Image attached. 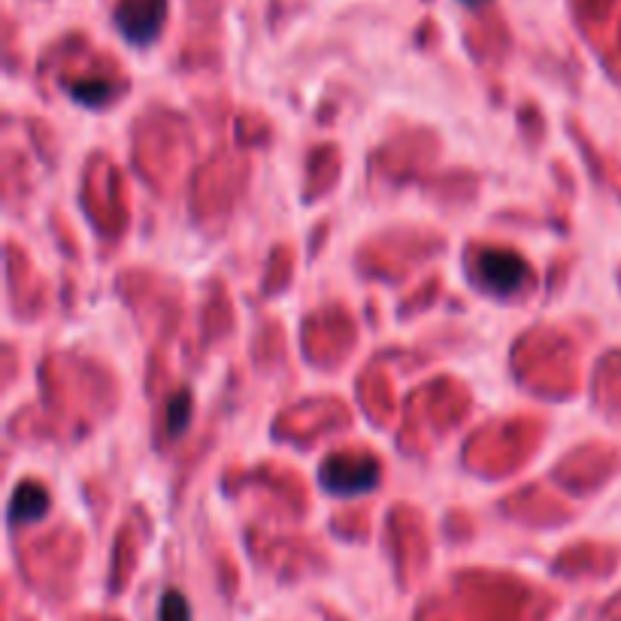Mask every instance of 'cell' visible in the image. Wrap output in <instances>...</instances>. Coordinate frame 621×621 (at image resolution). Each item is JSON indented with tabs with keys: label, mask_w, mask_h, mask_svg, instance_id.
I'll return each instance as SVG.
<instances>
[{
	"label": "cell",
	"mask_w": 621,
	"mask_h": 621,
	"mask_svg": "<svg viewBox=\"0 0 621 621\" xmlns=\"http://www.w3.org/2000/svg\"><path fill=\"white\" fill-rule=\"evenodd\" d=\"M113 94H116L113 92V85L97 83V80H85V83L71 85L73 101H80V104H85V106H104Z\"/></svg>",
	"instance_id": "obj_5"
},
{
	"label": "cell",
	"mask_w": 621,
	"mask_h": 621,
	"mask_svg": "<svg viewBox=\"0 0 621 621\" xmlns=\"http://www.w3.org/2000/svg\"><path fill=\"white\" fill-rule=\"evenodd\" d=\"M167 15V0H125L116 10L118 34L134 46L152 43Z\"/></svg>",
	"instance_id": "obj_3"
},
{
	"label": "cell",
	"mask_w": 621,
	"mask_h": 621,
	"mask_svg": "<svg viewBox=\"0 0 621 621\" xmlns=\"http://www.w3.org/2000/svg\"><path fill=\"white\" fill-rule=\"evenodd\" d=\"M49 509V497L46 492L36 485V482H24L15 488L10 504V522L19 525V522H36V518L46 516Z\"/></svg>",
	"instance_id": "obj_4"
},
{
	"label": "cell",
	"mask_w": 621,
	"mask_h": 621,
	"mask_svg": "<svg viewBox=\"0 0 621 621\" xmlns=\"http://www.w3.org/2000/svg\"><path fill=\"white\" fill-rule=\"evenodd\" d=\"M322 485L328 488L330 494H343V497H355V494H364L376 488L379 482V464L373 457H330L328 464L318 473Z\"/></svg>",
	"instance_id": "obj_1"
},
{
	"label": "cell",
	"mask_w": 621,
	"mask_h": 621,
	"mask_svg": "<svg viewBox=\"0 0 621 621\" xmlns=\"http://www.w3.org/2000/svg\"><path fill=\"white\" fill-rule=\"evenodd\" d=\"M158 621H191V610L188 600L179 591H167L158 607Z\"/></svg>",
	"instance_id": "obj_7"
},
{
	"label": "cell",
	"mask_w": 621,
	"mask_h": 621,
	"mask_svg": "<svg viewBox=\"0 0 621 621\" xmlns=\"http://www.w3.org/2000/svg\"><path fill=\"white\" fill-rule=\"evenodd\" d=\"M188 422H191V400H188V391H179L177 398L167 403V434H186Z\"/></svg>",
	"instance_id": "obj_6"
},
{
	"label": "cell",
	"mask_w": 621,
	"mask_h": 621,
	"mask_svg": "<svg viewBox=\"0 0 621 621\" xmlns=\"http://www.w3.org/2000/svg\"><path fill=\"white\" fill-rule=\"evenodd\" d=\"M461 3H464V7H482L485 0H461Z\"/></svg>",
	"instance_id": "obj_8"
},
{
	"label": "cell",
	"mask_w": 621,
	"mask_h": 621,
	"mask_svg": "<svg viewBox=\"0 0 621 621\" xmlns=\"http://www.w3.org/2000/svg\"><path fill=\"white\" fill-rule=\"evenodd\" d=\"M476 273H480L482 288L497 294V297L516 294L530 280L528 264L513 252H504V249H485L476 259Z\"/></svg>",
	"instance_id": "obj_2"
}]
</instances>
